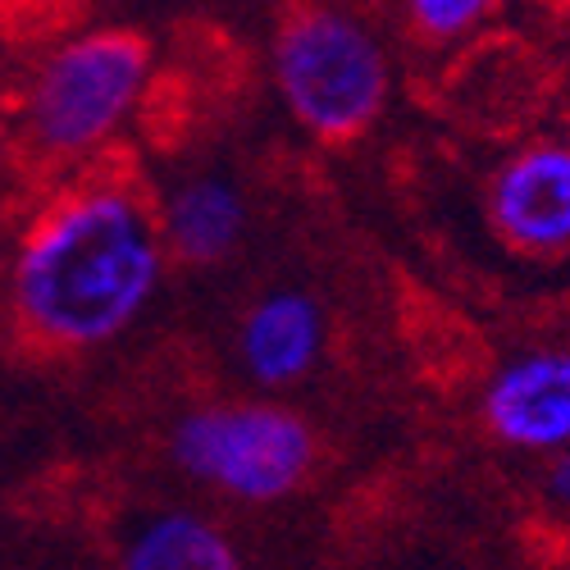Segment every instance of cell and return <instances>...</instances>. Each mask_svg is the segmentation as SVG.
I'll return each instance as SVG.
<instances>
[{
    "label": "cell",
    "mask_w": 570,
    "mask_h": 570,
    "mask_svg": "<svg viewBox=\"0 0 570 570\" xmlns=\"http://www.w3.org/2000/svg\"><path fill=\"white\" fill-rule=\"evenodd\" d=\"M539 493H543L548 511L570 515V448H561V452H548V456H543Z\"/></svg>",
    "instance_id": "8fae6325"
},
{
    "label": "cell",
    "mask_w": 570,
    "mask_h": 570,
    "mask_svg": "<svg viewBox=\"0 0 570 570\" xmlns=\"http://www.w3.org/2000/svg\"><path fill=\"white\" fill-rule=\"evenodd\" d=\"M156 219L174 265L215 269L243 252L252 233V202L233 174L193 169L156 193Z\"/></svg>",
    "instance_id": "ba28073f"
},
{
    "label": "cell",
    "mask_w": 570,
    "mask_h": 570,
    "mask_svg": "<svg viewBox=\"0 0 570 570\" xmlns=\"http://www.w3.org/2000/svg\"><path fill=\"white\" fill-rule=\"evenodd\" d=\"M269 87L311 141L347 147L393 106L389 41L347 0H293L269 32Z\"/></svg>",
    "instance_id": "7a4b0ae2"
},
{
    "label": "cell",
    "mask_w": 570,
    "mask_h": 570,
    "mask_svg": "<svg viewBox=\"0 0 570 570\" xmlns=\"http://www.w3.org/2000/svg\"><path fill=\"white\" fill-rule=\"evenodd\" d=\"M6 343H10V311L0 302V352H6Z\"/></svg>",
    "instance_id": "7c38bea8"
},
{
    "label": "cell",
    "mask_w": 570,
    "mask_h": 570,
    "mask_svg": "<svg viewBox=\"0 0 570 570\" xmlns=\"http://www.w3.org/2000/svg\"><path fill=\"white\" fill-rule=\"evenodd\" d=\"M502 0H397V19L411 41L434 46V51H452V46L484 32Z\"/></svg>",
    "instance_id": "30bf717a"
},
{
    "label": "cell",
    "mask_w": 570,
    "mask_h": 570,
    "mask_svg": "<svg viewBox=\"0 0 570 570\" xmlns=\"http://www.w3.org/2000/svg\"><path fill=\"white\" fill-rule=\"evenodd\" d=\"M484 224L520 261L570 256V132L525 137L489 169Z\"/></svg>",
    "instance_id": "5b68a950"
},
{
    "label": "cell",
    "mask_w": 570,
    "mask_h": 570,
    "mask_svg": "<svg viewBox=\"0 0 570 570\" xmlns=\"http://www.w3.org/2000/svg\"><path fill=\"white\" fill-rule=\"evenodd\" d=\"M156 78L151 41L132 28H87L51 46L23 82V141L51 165H97L137 119Z\"/></svg>",
    "instance_id": "3957f363"
},
{
    "label": "cell",
    "mask_w": 570,
    "mask_h": 570,
    "mask_svg": "<svg viewBox=\"0 0 570 570\" xmlns=\"http://www.w3.org/2000/svg\"><path fill=\"white\" fill-rule=\"evenodd\" d=\"M169 465L202 493L233 507H278L297 498L320 465L315 424L261 397H215L187 406L165 439Z\"/></svg>",
    "instance_id": "277c9868"
},
{
    "label": "cell",
    "mask_w": 570,
    "mask_h": 570,
    "mask_svg": "<svg viewBox=\"0 0 570 570\" xmlns=\"http://www.w3.org/2000/svg\"><path fill=\"white\" fill-rule=\"evenodd\" d=\"M128 570H233L243 566L237 539L197 507H156L137 515L119 539Z\"/></svg>",
    "instance_id": "9c48e42d"
},
{
    "label": "cell",
    "mask_w": 570,
    "mask_h": 570,
    "mask_svg": "<svg viewBox=\"0 0 570 570\" xmlns=\"http://www.w3.org/2000/svg\"><path fill=\"white\" fill-rule=\"evenodd\" d=\"M480 430L515 456L570 448V343H530L507 352L474 397Z\"/></svg>",
    "instance_id": "8992f818"
},
{
    "label": "cell",
    "mask_w": 570,
    "mask_h": 570,
    "mask_svg": "<svg viewBox=\"0 0 570 570\" xmlns=\"http://www.w3.org/2000/svg\"><path fill=\"white\" fill-rule=\"evenodd\" d=\"M566 119H570V91H566Z\"/></svg>",
    "instance_id": "5bb4252c"
},
{
    "label": "cell",
    "mask_w": 570,
    "mask_h": 570,
    "mask_svg": "<svg viewBox=\"0 0 570 570\" xmlns=\"http://www.w3.org/2000/svg\"><path fill=\"white\" fill-rule=\"evenodd\" d=\"M328 324L324 302L302 283H274L261 288L233 324V365L261 393H288L320 374L328 356Z\"/></svg>",
    "instance_id": "52a82bcc"
},
{
    "label": "cell",
    "mask_w": 570,
    "mask_h": 570,
    "mask_svg": "<svg viewBox=\"0 0 570 570\" xmlns=\"http://www.w3.org/2000/svg\"><path fill=\"white\" fill-rule=\"evenodd\" d=\"M552 10H561V14H570V0H548Z\"/></svg>",
    "instance_id": "4fadbf2b"
},
{
    "label": "cell",
    "mask_w": 570,
    "mask_h": 570,
    "mask_svg": "<svg viewBox=\"0 0 570 570\" xmlns=\"http://www.w3.org/2000/svg\"><path fill=\"white\" fill-rule=\"evenodd\" d=\"M156 197L119 165H82L19 228L0 302L37 356H91L124 343L169 283Z\"/></svg>",
    "instance_id": "6da1fadb"
}]
</instances>
